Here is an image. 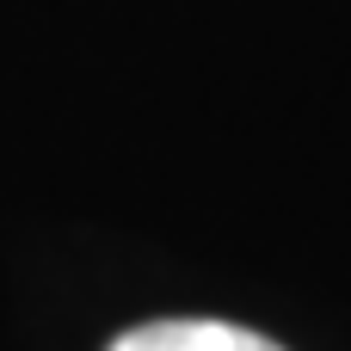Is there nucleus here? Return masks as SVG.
I'll return each instance as SVG.
<instances>
[{
    "mask_svg": "<svg viewBox=\"0 0 351 351\" xmlns=\"http://www.w3.org/2000/svg\"><path fill=\"white\" fill-rule=\"evenodd\" d=\"M111 351H284V346H271L265 333L234 327V321H148V327L117 333Z\"/></svg>",
    "mask_w": 351,
    "mask_h": 351,
    "instance_id": "nucleus-1",
    "label": "nucleus"
}]
</instances>
